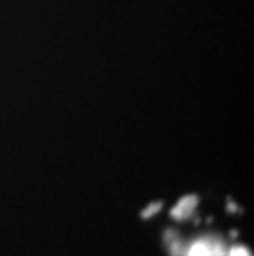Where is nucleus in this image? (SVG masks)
<instances>
[{
	"mask_svg": "<svg viewBox=\"0 0 254 256\" xmlns=\"http://www.w3.org/2000/svg\"><path fill=\"white\" fill-rule=\"evenodd\" d=\"M185 256H228V253H226V248L223 244L218 242L200 240L187 250Z\"/></svg>",
	"mask_w": 254,
	"mask_h": 256,
	"instance_id": "obj_1",
	"label": "nucleus"
},
{
	"mask_svg": "<svg viewBox=\"0 0 254 256\" xmlns=\"http://www.w3.org/2000/svg\"><path fill=\"white\" fill-rule=\"evenodd\" d=\"M195 206H197V197H185L174 206L172 216L177 220H183V218H187V216H190Z\"/></svg>",
	"mask_w": 254,
	"mask_h": 256,
	"instance_id": "obj_2",
	"label": "nucleus"
},
{
	"mask_svg": "<svg viewBox=\"0 0 254 256\" xmlns=\"http://www.w3.org/2000/svg\"><path fill=\"white\" fill-rule=\"evenodd\" d=\"M177 240V238H175ZM175 240H170V246H169V252H170V256H185V250H183L182 243L175 242Z\"/></svg>",
	"mask_w": 254,
	"mask_h": 256,
	"instance_id": "obj_3",
	"label": "nucleus"
},
{
	"mask_svg": "<svg viewBox=\"0 0 254 256\" xmlns=\"http://www.w3.org/2000/svg\"><path fill=\"white\" fill-rule=\"evenodd\" d=\"M228 256H253V253L248 248H245V246H235L228 253Z\"/></svg>",
	"mask_w": 254,
	"mask_h": 256,
	"instance_id": "obj_4",
	"label": "nucleus"
},
{
	"mask_svg": "<svg viewBox=\"0 0 254 256\" xmlns=\"http://www.w3.org/2000/svg\"><path fill=\"white\" fill-rule=\"evenodd\" d=\"M159 208H160V204H157V205H155V204H152V205H150V206H149V208H147V210H144V212H142V216H145V218H147V216H150V215H154V214H155V212H157V210H159Z\"/></svg>",
	"mask_w": 254,
	"mask_h": 256,
	"instance_id": "obj_5",
	"label": "nucleus"
}]
</instances>
